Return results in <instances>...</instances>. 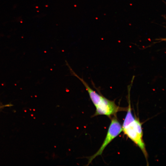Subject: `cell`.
Listing matches in <instances>:
<instances>
[{
    "label": "cell",
    "mask_w": 166,
    "mask_h": 166,
    "mask_svg": "<svg viewBox=\"0 0 166 166\" xmlns=\"http://www.w3.org/2000/svg\"><path fill=\"white\" fill-rule=\"evenodd\" d=\"M128 101L127 114L122 126V131L140 148L148 162V154L143 138L142 124L139 120L133 115L129 98Z\"/></svg>",
    "instance_id": "obj_1"
},
{
    "label": "cell",
    "mask_w": 166,
    "mask_h": 166,
    "mask_svg": "<svg viewBox=\"0 0 166 166\" xmlns=\"http://www.w3.org/2000/svg\"><path fill=\"white\" fill-rule=\"evenodd\" d=\"M86 90L96 108L95 113L92 117L104 115L112 117V116H115L118 112L127 110L128 108H122L117 106L114 101L107 99L102 95L97 93L90 87H88Z\"/></svg>",
    "instance_id": "obj_2"
},
{
    "label": "cell",
    "mask_w": 166,
    "mask_h": 166,
    "mask_svg": "<svg viewBox=\"0 0 166 166\" xmlns=\"http://www.w3.org/2000/svg\"><path fill=\"white\" fill-rule=\"evenodd\" d=\"M122 132V127L116 115L112 117L111 122L106 135L101 145L98 150L93 155L87 157V165H89L96 157L101 155L106 146Z\"/></svg>",
    "instance_id": "obj_3"
},
{
    "label": "cell",
    "mask_w": 166,
    "mask_h": 166,
    "mask_svg": "<svg viewBox=\"0 0 166 166\" xmlns=\"http://www.w3.org/2000/svg\"><path fill=\"white\" fill-rule=\"evenodd\" d=\"M13 106L11 104H7L6 105H3L0 104V111H1L4 108L6 107H10Z\"/></svg>",
    "instance_id": "obj_4"
}]
</instances>
